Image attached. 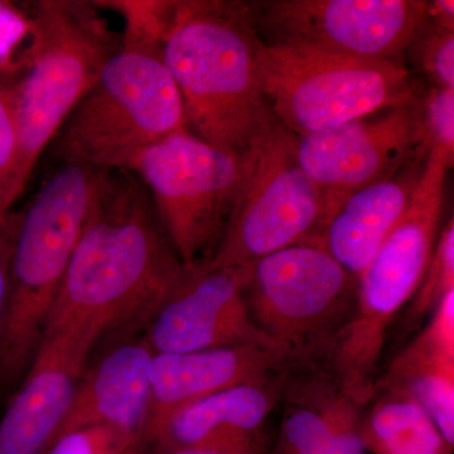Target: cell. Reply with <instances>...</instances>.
Instances as JSON below:
<instances>
[{"mask_svg":"<svg viewBox=\"0 0 454 454\" xmlns=\"http://www.w3.org/2000/svg\"><path fill=\"white\" fill-rule=\"evenodd\" d=\"M291 372L282 352L256 346L154 354L151 364V419L145 444L152 432L182 406L217 391L274 380Z\"/></svg>","mask_w":454,"mask_h":454,"instance_id":"obj_15","label":"cell"},{"mask_svg":"<svg viewBox=\"0 0 454 454\" xmlns=\"http://www.w3.org/2000/svg\"><path fill=\"white\" fill-rule=\"evenodd\" d=\"M255 73L274 118L295 137L408 106L418 98L411 73L399 62L265 43L258 35Z\"/></svg>","mask_w":454,"mask_h":454,"instance_id":"obj_7","label":"cell"},{"mask_svg":"<svg viewBox=\"0 0 454 454\" xmlns=\"http://www.w3.org/2000/svg\"><path fill=\"white\" fill-rule=\"evenodd\" d=\"M107 170L62 163L20 211L0 327V397L20 387Z\"/></svg>","mask_w":454,"mask_h":454,"instance_id":"obj_3","label":"cell"},{"mask_svg":"<svg viewBox=\"0 0 454 454\" xmlns=\"http://www.w3.org/2000/svg\"><path fill=\"white\" fill-rule=\"evenodd\" d=\"M145 448H138V450H133V452L129 454H145Z\"/></svg>","mask_w":454,"mask_h":454,"instance_id":"obj_31","label":"cell"},{"mask_svg":"<svg viewBox=\"0 0 454 454\" xmlns=\"http://www.w3.org/2000/svg\"><path fill=\"white\" fill-rule=\"evenodd\" d=\"M145 186L112 170L68 264L44 331L97 345L104 334L145 327L186 278Z\"/></svg>","mask_w":454,"mask_h":454,"instance_id":"obj_1","label":"cell"},{"mask_svg":"<svg viewBox=\"0 0 454 454\" xmlns=\"http://www.w3.org/2000/svg\"><path fill=\"white\" fill-rule=\"evenodd\" d=\"M452 166L446 153L430 149L404 214L357 277L354 318L325 370L360 405L369 404L378 390L379 366L391 325L413 298L434 253L444 184Z\"/></svg>","mask_w":454,"mask_h":454,"instance_id":"obj_5","label":"cell"},{"mask_svg":"<svg viewBox=\"0 0 454 454\" xmlns=\"http://www.w3.org/2000/svg\"><path fill=\"white\" fill-rule=\"evenodd\" d=\"M245 303L292 372L325 370L357 303V277L325 250L297 245L249 264Z\"/></svg>","mask_w":454,"mask_h":454,"instance_id":"obj_8","label":"cell"},{"mask_svg":"<svg viewBox=\"0 0 454 454\" xmlns=\"http://www.w3.org/2000/svg\"><path fill=\"white\" fill-rule=\"evenodd\" d=\"M361 420V438L373 454H452L453 447L408 391L379 387Z\"/></svg>","mask_w":454,"mask_h":454,"instance_id":"obj_21","label":"cell"},{"mask_svg":"<svg viewBox=\"0 0 454 454\" xmlns=\"http://www.w3.org/2000/svg\"><path fill=\"white\" fill-rule=\"evenodd\" d=\"M428 153L418 98L408 106L297 137L298 160L321 197V230L349 196L393 177Z\"/></svg>","mask_w":454,"mask_h":454,"instance_id":"obj_12","label":"cell"},{"mask_svg":"<svg viewBox=\"0 0 454 454\" xmlns=\"http://www.w3.org/2000/svg\"><path fill=\"white\" fill-rule=\"evenodd\" d=\"M379 387L408 391L454 446V291L380 376Z\"/></svg>","mask_w":454,"mask_h":454,"instance_id":"obj_19","label":"cell"},{"mask_svg":"<svg viewBox=\"0 0 454 454\" xmlns=\"http://www.w3.org/2000/svg\"><path fill=\"white\" fill-rule=\"evenodd\" d=\"M247 277L249 265L216 268L202 262L190 268L146 322L143 339L154 354L238 346L280 351L250 317L244 298Z\"/></svg>","mask_w":454,"mask_h":454,"instance_id":"obj_13","label":"cell"},{"mask_svg":"<svg viewBox=\"0 0 454 454\" xmlns=\"http://www.w3.org/2000/svg\"><path fill=\"white\" fill-rule=\"evenodd\" d=\"M145 448L139 439L107 426L85 427L66 433L46 454H129Z\"/></svg>","mask_w":454,"mask_h":454,"instance_id":"obj_24","label":"cell"},{"mask_svg":"<svg viewBox=\"0 0 454 454\" xmlns=\"http://www.w3.org/2000/svg\"><path fill=\"white\" fill-rule=\"evenodd\" d=\"M94 346L46 331L31 367L8 397L0 420V454H46L64 424Z\"/></svg>","mask_w":454,"mask_h":454,"instance_id":"obj_14","label":"cell"},{"mask_svg":"<svg viewBox=\"0 0 454 454\" xmlns=\"http://www.w3.org/2000/svg\"><path fill=\"white\" fill-rule=\"evenodd\" d=\"M420 122L428 149L437 148L454 160V89L430 88L420 100Z\"/></svg>","mask_w":454,"mask_h":454,"instance_id":"obj_25","label":"cell"},{"mask_svg":"<svg viewBox=\"0 0 454 454\" xmlns=\"http://www.w3.org/2000/svg\"><path fill=\"white\" fill-rule=\"evenodd\" d=\"M28 26L16 83V158L0 195V220L14 211L42 154L121 44L85 3H38Z\"/></svg>","mask_w":454,"mask_h":454,"instance_id":"obj_4","label":"cell"},{"mask_svg":"<svg viewBox=\"0 0 454 454\" xmlns=\"http://www.w3.org/2000/svg\"><path fill=\"white\" fill-rule=\"evenodd\" d=\"M288 373L274 380L217 391L182 406L152 432L145 448L152 446L162 452L231 435H258L282 399Z\"/></svg>","mask_w":454,"mask_h":454,"instance_id":"obj_20","label":"cell"},{"mask_svg":"<svg viewBox=\"0 0 454 454\" xmlns=\"http://www.w3.org/2000/svg\"><path fill=\"white\" fill-rule=\"evenodd\" d=\"M244 3L250 25L265 43L373 61L399 62L428 22V2L423 0Z\"/></svg>","mask_w":454,"mask_h":454,"instance_id":"obj_11","label":"cell"},{"mask_svg":"<svg viewBox=\"0 0 454 454\" xmlns=\"http://www.w3.org/2000/svg\"><path fill=\"white\" fill-rule=\"evenodd\" d=\"M186 128L162 43L124 35L52 145L62 163L128 170L148 146Z\"/></svg>","mask_w":454,"mask_h":454,"instance_id":"obj_6","label":"cell"},{"mask_svg":"<svg viewBox=\"0 0 454 454\" xmlns=\"http://www.w3.org/2000/svg\"><path fill=\"white\" fill-rule=\"evenodd\" d=\"M25 22L7 4L0 3V71L20 73L13 59L14 47L20 42V31Z\"/></svg>","mask_w":454,"mask_h":454,"instance_id":"obj_28","label":"cell"},{"mask_svg":"<svg viewBox=\"0 0 454 454\" xmlns=\"http://www.w3.org/2000/svg\"><path fill=\"white\" fill-rule=\"evenodd\" d=\"M157 454H258V435H231Z\"/></svg>","mask_w":454,"mask_h":454,"instance_id":"obj_27","label":"cell"},{"mask_svg":"<svg viewBox=\"0 0 454 454\" xmlns=\"http://www.w3.org/2000/svg\"><path fill=\"white\" fill-rule=\"evenodd\" d=\"M454 291V220L448 221L435 244L422 282L405 307L406 330L422 327L439 301Z\"/></svg>","mask_w":454,"mask_h":454,"instance_id":"obj_22","label":"cell"},{"mask_svg":"<svg viewBox=\"0 0 454 454\" xmlns=\"http://www.w3.org/2000/svg\"><path fill=\"white\" fill-rule=\"evenodd\" d=\"M153 355L142 337L119 343L95 365L86 367L56 439L85 427L107 426L133 435L145 446Z\"/></svg>","mask_w":454,"mask_h":454,"instance_id":"obj_16","label":"cell"},{"mask_svg":"<svg viewBox=\"0 0 454 454\" xmlns=\"http://www.w3.org/2000/svg\"><path fill=\"white\" fill-rule=\"evenodd\" d=\"M20 221V212L12 211L0 223V327H2L5 298H7L9 264H11L12 252H13Z\"/></svg>","mask_w":454,"mask_h":454,"instance_id":"obj_29","label":"cell"},{"mask_svg":"<svg viewBox=\"0 0 454 454\" xmlns=\"http://www.w3.org/2000/svg\"><path fill=\"white\" fill-rule=\"evenodd\" d=\"M411 49L432 88L454 89V32L427 22Z\"/></svg>","mask_w":454,"mask_h":454,"instance_id":"obj_23","label":"cell"},{"mask_svg":"<svg viewBox=\"0 0 454 454\" xmlns=\"http://www.w3.org/2000/svg\"><path fill=\"white\" fill-rule=\"evenodd\" d=\"M18 73L0 71V195L7 184L17 148L16 83ZM3 220H0L2 223Z\"/></svg>","mask_w":454,"mask_h":454,"instance_id":"obj_26","label":"cell"},{"mask_svg":"<svg viewBox=\"0 0 454 454\" xmlns=\"http://www.w3.org/2000/svg\"><path fill=\"white\" fill-rule=\"evenodd\" d=\"M284 454H365L363 409L325 370L289 372L284 382Z\"/></svg>","mask_w":454,"mask_h":454,"instance_id":"obj_17","label":"cell"},{"mask_svg":"<svg viewBox=\"0 0 454 454\" xmlns=\"http://www.w3.org/2000/svg\"><path fill=\"white\" fill-rule=\"evenodd\" d=\"M426 158H417L393 177L348 197L325 223L313 247L330 254L354 276L369 264L404 214L422 176Z\"/></svg>","mask_w":454,"mask_h":454,"instance_id":"obj_18","label":"cell"},{"mask_svg":"<svg viewBox=\"0 0 454 454\" xmlns=\"http://www.w3.org/2000/svg\"><path fill=\"white\" fill-rule=\"evenodd\" d=\"M427 18L430 25L454 32L453 0H434L427 3Z\"/></svg>","mask_w":454,"mask_h":454,"instance_id":"obj_30","label":"cell"},{"mask_svg":"<svg viewBox=\"0 0 454 454\" xmlns=\"http://www.w3.org/2000/svg\"><path fill=\"white\" fill-rule=\"evenodd\" d=\"M256 33L244 2H175L162 55L191 131L245 155L277 124L255 73Z\"/></svg>","mask_w":454,"mask_h":454,"instance_id":"obj_2","label":"cell"},{"mask_svg":"<svg viewBox=\"0 0 454 454\" xmlns=\"http://www.w3.org/2000/svg\"><path fill=\"white\" fill-rule=\"evenodd\" d=\"M184 267L210 262L245 175V157L223 151L190 128L148 146L130 164Z\"/></svg>","mask_w":454,"mask_h":454,"instance_id":"obj_9","label":"cell"},{"mask_svg":"<svg viewBox=\"0 0 454 454\" xmlns=\"http://www.w3.org/2000/svg\"><path fill=\"white\" fill-rule=\"evenodd\" d=\"M245 157L243 184L211 267H244L297 245L313 247L322 203L301 168L297 137L277 122Z\"/></svg>","mask_w":454,"mask_h":454,"instance_id":"obj_10","label":"cell"}]
</instances>
